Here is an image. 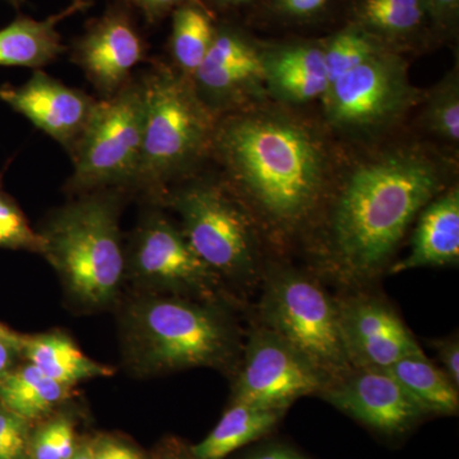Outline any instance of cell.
<instances>
[{
    "label": "cell",
    "mask_w": 459,
    "mask_h": 459,
    "mask_svg": "<svg viewBox=\"0 0 459 459\" xmlns=\"http://www.w3.org/2000/svg\"><path fill=\"white\" fill-rule=\"evenodd\" d=\"M82 2L92 3L93 4V0H82Z\"/></svg>",
    "instance_id": "43"
},
{
    "label": "cell",
    "mask_w": 459,
    "mask_h": 459,
    "mask_svg": "<svg viewBox=\"0 0 459 459\" xmlns=\"http://www.w3.org/2000/svg\"><path fill=\"white\" fill-rule=\"evenodd\" d=\"M459 262V190L452 186L429 202L419 213L409 255L392 265L391 273Z\"/></svg>",
    "instance_id": "18"
},
{
    "label": "cell",
    "mask_w": 459,
    "mask_h": 459,
    "mask_svg": "<svg viewBox=\"0 0 459 459\" xmlns=\"http://www.w3.org/2000/svg\"><path fill=\"white\" fill-rule=\"evenodd\" d=\"M133 367L144 374L192 368L232 369L240 358L234 323L210 301L150 298L133 304L126 318Z\"/></svg>",
    "instance_id": "3"
},
{
    "label": "cell",
    "mask_w": 459,
    "mask_h": 459,
    "mask_svg": "<svg viewBox=\"0 0 459 459\" xmlns=\"http://www.w3.org/2000/svg\"><path fill=\"white\" fill-rule=\"evenodd\" d=\"M181 231L199 258L219 276L252 285L261 276L255 222L229 186L198 179L168 190Z\"/></svg>",
    "instance_id": "6"
},
{
    "label": "cell",
    "mask_w": 459,
    "mask_h": 459,
    "mask_svg": "<svg viewBox=\"0 0 459 459\" xmlns=\"http://www.w3.org/2000/svg\"><path fill=\"white\" fill-rule=\"evenodd\" d=\"M318 395L350 418L392 437L407 433L428 416L388 370H350Z\"/></svg>",
    "instance_id": "15"
},
{
    "label": "cell",
    "mask_w": 459,
    "mask_h": 459,
    "mask_svg": "<svg viewBox=\"0 0 459 459\" xmlns=\"http://www.w3.org/2000/svg\"><path fill=\"white\" fill-rule=\"evenodd\" d=\"M18 352H22V346L20 344L0 341V377L11 371L9 369H11Z\"/></svg>",
    "instance_id": "37"
},
{
    "label": "cell",
    "mask_w": 459,
    "mask_h": 459,
    "mask_svg": "<svg viewBox=\"0 0 459 459\" xmlns=\"http://www.w3.org/2000/svg\"><path fill=\"white\" fill-rule=\"evenodd\" d=\"M193 87L216 117L243 110L265 89L262 45L230 21H217L212 45L192 77Z\"/></svg>",
    "instance_id": "11"
},
{
    "label": "cell",
    "mask_w": 459,
    "mask_h": 459,
    "mask_svg": "<svg viewBox=\"0 0 459 459\" xmlns=\"http://www.w3.org/2000/svg\"><path fill=\"white\" fill-rule=\"evenodd\" d=\"M285 411L264 409L232 402L219 424L190 449L195 459H225L238 449L255 442L279 424Z\"/></svg>",
    "instance_id": "21"
},
{
    "label": "cell",
    "mask_w": 459,
    "mask_h": 459,
    "mask_svg": "<svg viewBox=\"0 0 459 459\" xmlns=\"http://www.w3.org/2000/svg\"><path fill=\"white\" fill-rule=\"evenodd\" d=\"M247 459H305L298 452L283 446H268L259 449Z\"/></svg>",
    "instance_id": "36"
},
{
    "label": "cell",
    "mask_w": 459,
    "mask_h": 459,
    "mask_svg": "<svg viewBox=\"0 0 459 459\" xmlns=\"http://www.w3.org/2000/svg\"><path fill=\"white\" fill-rule=\"evenodd\" d=\"M350 22L397 50L433 32L425 0H353Z\"/></svg>",
    "instance_id": "20"
},
{
    "label": "cell",
    "mask_w": 459,
    "mask_h": 459,
    "mask_svg": "<svg viewBox=\"0 0 459 459\" xmlns=\"http://www.w3.org/2000/svg\"><path fill=\"white\" fill-rule=\"evenodd\" d=\"M4 2H7L12 7L16 8L17 11H20L22 5L25 4L26 0H4Z\"/></svg>",
    "instance_id": "41"
},
{
    "label": "cell",
    "mask_w": 459,
    "mask_h": 459,
    "mask_svg": "<svg viewBox=\"0 0 459 459\" xmlns=\"http://www.w3.org/2000/svg\"><path fill=\"white\" fill-rule=\"evenodd\" d=\"M142 82L143 142L134 189L157 197L212 155L219 117L198 98L192 80L172 66L157 63Z\"/></svg>",
    "instance_id": "4"
},
{
    "label": "cell",
    "mask_w": 459,
    "mask_h": 459,
    "mask_svg": "<svg viewBox=\"0 0 459 459\" xmlns=\"http://www.w3.org/2000/svg\"><path fill=\"white\" fill-rule=\"evenodd\" d=\"M93 448V459H142L140 452L117 440L104 439Z\"/></svg>",
    "instance_id": "35"
},
{
    "label": "cell",
    "mask_w": 459,
    "mask_h": 459,
    "mask_svg": "<svg viewBox=\"0 0 459 459\" xmlns=\"http://www.w3.org/2000/svg\"><path fill=\"white\" fill-rule=\"evenodd\" d=\"M424 123L429 131L440 140L458 144L459 141V80L452 72L435 86L424 110Z\"/></svg>",
    "instance_id": "27"
},
{
    "label": "cell",
    "mask_w": 459,
    "mask_h": 459,
    "mask_svg": "<svg viewBox=\"0 0 459 459\" xmlns=\"http://www.w3.org/2000/svg\"><path fill=\"white\" fill-rule=\"evenodd\" d=\"M433 347L440 361V369L459 388V340L457 334L433 341Z\"/></svg>",
    "instance_id": "33"
},
{
    "label": "cell",
    "mask_w": 459,
    "mask_h": 459,
    "mask_svg": "<svg viewBox=\"0 0 459 459\" xmlns=\"http://www.w3.org/2000/svg\"><path fill=\"white\" fill-rule=\"evenodd\" d=\"M5 168L0 171V247L29 250L42 255L44 240L40 232L30 226L25 213L13 198L3 190L2 179Z\"/></svg>",
    "instance_id": "28"
},
{
    "label": "cell",
    "mask_w": 459,
    "mask_h": 459,
    "mask_svg": "<svg viewBox=\"0 0 459 459\" xmlns=\"http://www.w3.org/2000/svg\"><path fill=\"white\" fill-rule=\"evenodd\" d=\"M320 42L325 54L329 83L380 51L392 48L353 22L347 23L342 29Z\"/></svg>",
    "instance_id": "26"
},
{
    "label": "cell",
    "mask_w": 459,
    "mask_h": 459,
    "mask_svg": "<svg viewBox=\"0 0 459 459\" xmlns=\"http://www.w3.org/2000/svg\"><path fill=\"white\" fill-rule=\"evenodd\" d=\"M132 9L115 0L72 42V63L82 69L101 99L124 89L134 78L133 69L147 60L148 45Z\"/></svg>",
    "instance_id": "13"
},
{
    "label": "cell",
    "mask_w": 459,
    "mask_h": 459,
    "mask_svg": "<svg viewBox=\"0 0 459 459\" xmlns=\"http://www.w3.org/2000/svg\"><path fill=\"white\" fill-rule=\"evenodd\" d=\"M74 459H93V448L91 446H84L75 451Z\"/></svg>",
    "instance_id": "40"
},
{
    "label": "cell",
    "mask_w": 459,
    "mask_h": 459,
    "mask_svg": "<svg viewBox=\"0 0 459 459\" xmlns=\"http://www.w3.org/2000/svg\"><path fill=\"white\" fill-rule=\"evenodd\" d=\"M338 323L353 369L386 370L407 356L422 353L412 332L391 305L373 295L336 298Z\"/></svg>",
    "instance_id": "14"
},
{
    "label": "cell",
    "mask_w": 459,
    "mask_h": 459,
    "mask_svg": "<svg viewBox=\"0 0 459 459\" xmlns=\"http://www.w3.org/2000/svg\"><path fill=\"white\" fill-rule=\"evenodd\" d=\"M446 189V169L419 148L370 157L344 177L328 205L323 253L343 282L376 279L422 208Z\"/></svg>",
    "instance_id": "2"
},
{
    "label": "cell",
    "mask_w": 459,
    "mask_h": 459,
    "mask_svg": "<svg viewBox=\"0 0 459 459\" xmlns=\"http://www.w3.org/2000/svg\"><path fill=\"white\" fill-rule=\"evenodd\" d=\"M238 361L232 402L285 411L305 395L318 394L327 380L282 338L258 325Z\"/></svg>",
    "instance_id": "10"
},
{
    "label": "cell",
    "mask_w": 459,
    "mask_h": 459,
    "mask_svg": "<svg viewBox=\"0 0 459 459\" xmlns=\"http://www.w3.org/2000/svg\"><path fill=\"white\" fill-rule=\"evenodd\" d=\"M0 101L23 115L71 153L98 100L36 69L22 86H0Z\"/></svg>",
    "instance_id": "16"
},
{
    "label": "cell",
    "mask_w": 459,
    "mask_h": 459,
    "mask_svg": "<svg viewBox=\"0 0 459 459\" xmlns=\"http://www.w3.org/2000/svg\"><path fill=\"white\" fill-rule=\"evenodd\" d=\"M92 3L72 0L59 13L38 21L20 14L0 30V65L41 69L65 53L62 36L56 27L65 18L87 11Z\"/></svg>",
    "instance_id": "19"
},
{
    "label": "cell",
    "mask_w": 459,
    "mask_h": 459,
    "mask_svg": "<svg viewBox=\"0 0 459 459\" xmlns=\"http://www.w3.org/2000/svg\"><path fill=\"white\" fill-rule=\"evenodd\" d=\"M68 386L42 374L35 365L8 371L0 377V401L9 412L23 420L39 418L65 398Z\"/></svg>",
    "instance_id": "25"
},
{
    "label": "cell",
    "mask_w": 459,
    "mask_h": 459,
    "mask_svg": "<svg viewBox=\"0 0 459 459\" xmlns=\"http://www.w3.org/2000/svg\"><path fill=\"white\" fill-rule=\"evenodd\" d=\"M265 89L279 101L303 105L328 89L322 42L299 40L262 45Z\"/></svg>",
    "instance_id": "17"
},
{
    "label": "cell",
    "mask_w": 459,
    "mask_h": 459,
    "mask_svg": "<svg viewBox=\"0 0 459 459\" xmlns=\"http://www.w3.org/2000/svg\"><path fill=\"white\" fill-rule=\"evenodd\" d=\"M392 377L431 415H455L459 409V388L425 352L407 356L389 369Z\"/></svg>",
    "instance_id": "24"
},
{
    "label": "cell",
    "mask_w": 459,
    "mask_h": 459,
    "mask_svg": "<svg viewBox=\"0 0 459 459\" xmlns=\"http://www.w3.org/2000/svg\"><path fill=\"white\" fill-rule=\"evenodd\" d=\"M120 192L84 193L56 211L40 231L42 255L75 299L89 307L110 303L126 271L119 228Z\"/></svg>",
    "instance_id": "5"
},
{
    "label": "cell",
    "mask_w": 459,
    "mask_h": 459,
    "mask_svg": "<svg viewBox=\"0 0 459 459\" xmlns=\"http://www.w3.org/2000/svg\"><path fill=\"white\" fill-rule=\"evenodd\" d=\"M201 2L214 14V12L226 13V12L237 11L238 8L253 4L256 0H201Z\"/></svg>",
    "instance_id": "38"
},
{
    "label": "cell",
    "mask_w": 459,
    "mask_h": 459,
    "mask_svg": "<svg viewBox=\"0 0 459 459\" xmlns=\"http://www.w3.org/2000/svg\"><path fill=\"white\" fill-rule=\"evenodd\" d=\"M327 122L351 135L394 126L416 101L400 50L389 48L329 83L323 95Z\"/></svg>",
    "instance_id": "9"
},
{
    "label": "cell",
    "mask_w": 459,
    "mask_h": 459,
    "mask_svg": "<svg viewBox=\"0 0 459 459\" xmlns=\"http://www.w3.org/2000/svg\"><path fill=\"white\" fill-rule=\"evenodd\" d=\"M27 430L23 419L9 411H0V459H22Z\"/></svg>",
    "instance_id": "31"
},
{
    "label": "cell",
    "mask_w": 459,
    "mask_h": 459,
    "mask_svg": "<svg viewBox=\"0 0 459 459\" xmlns=\"http://www.w3.org/2000/svg\"><path fill=\"white\" fill-rule=\"evenodd\" d=\"M124 3L137 9L150 25H157L170 16L175 8L186 0H123Z\"/></svg>",
    "instance_id": "34"
},
{
    "label": "cell",
    "mask_w": 459,
    "mask_h": 459,
    "mask_svg": "<svg viewBox=\"0 0 459 459\" xmlns=\"http://www.w3.org/2000/svg\"><path fill=\"white\" fill-rule=\"evenodd\" d=\"M0 341H5V342L20 344V346H22L25 337L20 336V334L14 333L11 329L0 325Z\"/></svg>",
    "instance_id": "39"
},
{
    "label": "cell",
    "mask_w": 459,
    "mask_h": 459,
    "mask_svg": "<svg viewBox=\"0 0 459 459\" xmlns=\"http://www.w3.org/2000/svg\"><path fill=\"white\" fill-rule=\"evenodd\" d=\"M212 155L255 222L277 238L294 237L312 223L328 193L322 141L279 111L243 108L220 117Z\"/></svg>",
    "instance_id": "1"
},
{
    "label": "cell",
    "mask_w": 459,
    "mask_h": 459,
    "mask_svg": "<svg viewBox=\"0 0 459 459\" xmlns=\"http://www.w3.org/2000/svg\"><path fill=\"white\" fill-rule=\"evenodd\" d=\"M259 316L263 327L307 359L327 385L353 369L341 337L336 299L309 274L292 268L268 272Z\"/></svg>",
    "instance_id": "7"
},
{
    "label": "cell",
    "mask_w": 459,
    "mask_h": 459,
    "mask_svg": "<svg viewBox=\"0 0 459 459\" xmlns=\"http://www.w3.org/2000/svg\"><path fill=\"white\" fill-rule=\"evenodd\" d=\"M337 0H262L268 17L286 25H309L322 20Z\"/></svg>",
    "instance_id": "29"
},
{
    "label": "cell",
    "mask_w": 459,
    "mask_h": 459,
    "mask_svg": "<svg viewBox=\"0 0 459 459\" xmlns=\"http://www.w3.org/2000/svg\"><path fill=\"white\" fill-rule=\"evenodd\" d=\"M170 16L171 66L192 80L212 45L217 18L201 0H186L175 8Z\"/></svg>",
    "instance_id": "23"
},
{
    "label": "cell",
    "mask_w": 459,
    "mask_h": 459,
    "mask_svg": "<svg viewBox=\"0 0 459 459\" xmlns=\"http://www.w3.org/2000/svg\"><path fill=\"white\" fill-rule=\"evenodd\" d=\"M161 459H189L186 455H177V453H171V455H166Z\"/></svg>",
    "instance_id": "42"
},
{
    "label": "cell",
    "mask_w": 459,
    "mask_h": 459,
    "mask_svg": "<svg viewBox=\"0 0 459 459\" xmlns=\"http://www.w3.org/2000/svg\"><path fill=\"white\" fill-rule=\"evenodd\" d=\"M143 82L133 78L119 92L98 100L71 151L74 172L65 188L75 195L134 189L143 142Z\"/></svg>",
    "instance_id": "8"
},
{
    "label": "cell",
    "mask_w": 459,
    "mask_h": 459,
    "mask_svg": "<svg viewBox=\"0 0 459 459\" xmlns=\"http://www.w3.org/2000/svg\"><path fill=\"white\" fill-rule=\"evenodd\" d=\"M74 453V425L65 418L45 425L33 440L32 459H72Z\"/></svg>",
    "instance_id": "30"
},
{
    "label": "cell",
    "mask_w": 459,
    "mask_h": 459,
    "mask_svg": "<svg viewBox=\"0 0 459 459\" xmlns=\"http://www.w3.org/2000/svg\"><path fill=\"white\" fill-rule=\"evenodd\" d=\"M431 31L453 36L458 30L459 0H425Z\"/></svg>",
    "instance_id": "32"
},
{
    "label": "cell",
    "mask_w": 459,
    "mask_h": 459,
    "mask_svg": "<svg viewBox=\"0 0 459 459\" xmlns=\"http://www.w3.org/2000/svg\"><path fill=\"white\" fill-rule=\"evenodd\" d=\"M22 352L42 374L68 388L83 380L113 374L110 368L84 355L71 338L62 333L25 337Z\"/></svg>",
    "instance_id": "22"
},
{
    "label": "cell",
    "mask_w": 459,
    "mask_h": 459,
    "mask_svg": "<svg viewBox=\"0 0 459 459\" xmlns=\"http://www.w3.org/2000/svg\"><path fill=\"white\" fill-rule=\"evenodd\" d=\"M128 262L142 282L204 301L212 300L220 283L219 276L199 258L181 229L160 213L144 219L135 231Z\"/></svg>",
    "instance_id": "12"
}]
</instances>
